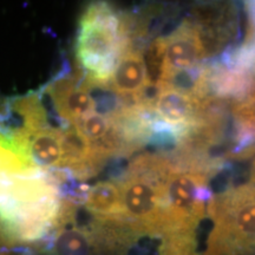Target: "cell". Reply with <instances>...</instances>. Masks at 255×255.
Masks as SVG:
<instances>
[{"label":"cell","instance_id":"1","mask_svg":"<svg viewBox=\"0 0 255 255\" xmlns=\"http://www.w3.org/2000/svg\"><path fill=\"white\" fill-rule=\"evenodd\" d=\"M129 45V25L122 15L105 2L88 6L79 20L76 56L92 88L109 85L115 66Z\"/></svg>","mask_w":255,"mask_h":255},{"label":"cell","instance_id":"10","mask_svg":"<svg viewBox=\"0 0 255 255\" xmlns=\"http://www.w3.org/2000/svg\"><path fill=\"white\" fill-rule=\"evenodd\" d=\"M84 205L100 222L109 223L122 228L124 225L122 195L120 184L104 181L89 188L85 194Z\"/></svg>","mask_w":255,"mask_h":255},{"label":"cell","instance_id":"6","mask_svg":"<svg viewBox=\"0 0 255 255\" xmlns=\"http://www.w3.org/2000/svg\"><path fill=\"white\" fill-rule=\"evenodd\" d=\"M91 88L85 78L78 81L75 77L59 79L49 88L57 113L71 126L96 111Z\"/></svg>","mask_w":255,"mask_h":255},{"label":"cell","instance_id":"3","mask_svg":"<svg viewBox=\"0 0 255 255\" xmlns=\"http://www.w3.org/2000/svg\"><path fill=\"white\" fill-rule=\"evenodd\" d=\"M213 229L205 255H255V187L240 184L213 196Z\"/></svg>","mask_w":255,"mask_h":255},{"label":"cell","instance_id":"15","mask_svg":"<svg viewBox=\"0 0 255 255\" xmlns=\"http://www.w3.org/2000/svg\"><path fill=\"white\" fill-rule=\"evenodd\" d=\"M0 231H1V228H0Z\"/></svg>","mask_w":255,"mask_h":255},{"label":"cell","instance_id":"7","mask_svg":"<svg viewBox=\"0 0 255 255\" xmlns=\"http://www.w3.org/2000/svg\"><path fill=\"white\" fill-rule=\"evenodd\" d=\"M111 90L136 107L142 92L149 85L144 55L129 45L120 57L109 83Z\"/></svg>","mask_w":255,"mask_h":255},{"label":"cell","instance_id":"4","mask_svg":"<svg viewBox=\"0 0 255 255\" xmlns=\"http://www.w3.org/2000/svg\"><path fill=\"white\" fill-rule=\"evenodd\" d=\"M213 195L208 171L195 162L189 165L171 163L165 180V214L162 238L195 235L200 222L208 214Z\"/></svg>","mask_w":255,"mask_h":255},{"label":"cell","instance_id":"11","mask_svg":"<svg viewBox=\"0 0 255 255\" xmlns=\"http://www.w3.org/2000/svg\"><path fill=\"white\" fill-rule=\"evenodd\" d=\"M25 145L38 165L62 168V130L51 127L38 130L26 137Z\"/></svg>","mask_w":255,"mask_h":255},{"label":"cell","instance_id":"9","mask_svg":"<svg viewBox=\"0 0 255 255\" xmlns=\"http://www.w3.org/2000/svg\"><path fill=\"white\" fill-rule=\"evenodd\" d=\"M103 161L75 127L62 130V168L68 169L78 177H89Z\"/></svg>","mask_w":255,"mask_h":255},{"label":"cell","instance_id":"13","mask_svg":"<svg viewBox=\"0 0 255 255\" xmlns=\"http://www.w3.org/2000/svg\"><path fill=\"white\" fill-rule=\"evenodd\" d=\"M76 129L94 149H97L114 132V124L110 117L95 111L75 124Z\"/></svg>","mask_w":255,"mask_h":255},{"label":"cell","instance_id":"2","mask_svg":"<svg viewBox=\"0 0 255 255\" xmlns=\"http://www.w3.org/2000/svg\"><path fill=\"white\" fill-rule=\"evenodd\" d=\"M170 165V159L164 156H141L119 183L124 225L132 232L163 234L165 180Z\"/></svg>","mask_w":255,"mask_h":255},{"label":"cell","instance_id":"12","mask_svg":"<svg viewBox=\"0 0 255 255\" xmlns=\"http://www.w3.org/2000/svg\"><path fill=\"white\" fill-rule=\"evenodd\" d=\"M235 122L239 128V148L252 144L255 141V79L233 108Z\"/></svg>","mask_w":255,"mask_h":255},{"label":"cell","instance_id":"8","mask_svg":"<svg viewBox=\"0 0 255 255\" xmlns=\"http://www.w3.org/2000/svg\"><path fill=\"white\" fill-rule=\"evenodd\" d=\"M152 113L159 122L178 129L190 130L195 126L202 101L188 92L169 85H161Z\"/></svg>","mask_w":255,"mask_h":255},{"label":"cell","instance_id":"14","mask_svg":"<svg viewBox=\"0 0 255 255\" xmlns=\"http://www.w3.org/2000/svg\"><path fill=\"white\" fill-rule=\"evenodd\" d=\"M251 181H252V186L255 187V161H254V163H253V168H252Z\"/></svg>","mask_w":255,"mask_h":255},{"label":"cell","instance_id":"5","mask_svg":"<svg viewBox=\"0 0 255 255\" xmlns=\"http://www.w3.org/2000/svg\"><path fill=\"white\" fill-rule=\"evenodd\" d=\"M159 43L162 50L159 85L168 84L178 76L195 71L208 53L199 25L193 21H183L170 34L159 37Z\"/></svg>","mask_w":255,"mask_h":255}]
</instances>
